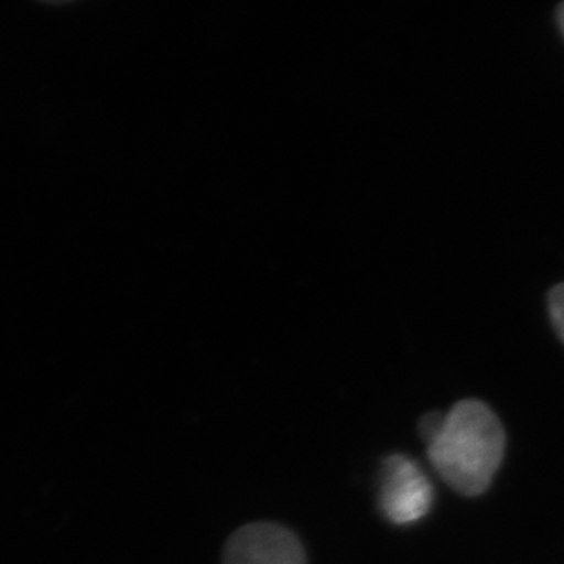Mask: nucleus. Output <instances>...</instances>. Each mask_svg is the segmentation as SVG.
Instances as JSON below:
<instances>
[{
  "label": "nucleus",
  "mask_w": 564,
  "mask_h": 564,
  "mask_svg": "<svg viewBox=\"0 0 564 564\" xmlns=\"http://www.w3.org/2000/svg\"><path fill=\"white\" fill-rule=\"evenodd\" d=\"M506 453V432L482 400H460L447 411L427 458L444 482L463 497L490 490Z\"/></svg>",
  "instance_id": "obj_1"
},
{
  "label": "nucleus",
  "mask_w": 564,
  "mask_h": 564,
  "mask_svg": "<svg viewBox=\"0 0 564 564\" xmlns=\"http://www.w3.org/2000/svg\"><path fill=\"white\" fill-rule=\"evenodd\" d=\"M549 310L557 335L564 341V283L555 285L549 294Z\"/></svg>",
  "instance_id": "obj_4"
},
{
  "label": "nucleus",
  "mask_w": 564,
  "mask_h": 564,
  "mask_svg": "<svg viewBox=\"0 0 564 564\" xmlns=\"http://www.w3.org/2000/svg\"><path fill=\"white\" fill-rule=\"evenodd\" d=\"M221 564H310L299 533L280 522L256 521L238 528L225 543Z\"/></svg>",
  "instance_id": "obj_3"
},
{
  "label": "nucleus",
  "mask_w": 564,
  "mask_h": 564,
  "mask_svg": "<svg viewBox=\"0 0 564 564\" xmlns=\"http://www.w3.org/2000/svg\"><path fill=\"white\" fill-rule=\"evenodd\" d=\"M442 422H444V415L438 413V411H432V413L422 416L419 430H421L422 438H424L427 444H430L433 438L437 437V433L441 432Z\"/></svg>",
  "instance_id": "obj_5"
},
{
  "label": "nucleus",
  "mask_w": 564,
  "mask_h": 564,
  "mask_svg": "<svg viewBox=\"0 0 564 564\" xmlns=\"http://www.w3.org/2000/svg\"><path fill=\"white\" fill-rule=\"evenodd\" d=\"M435 488L413 458L393 453L383 458L378 510L394 527H411L433 510Z\"/></svg>",
  "instance_id": "obj_2"
},
{
  "label": "nucleus",
  "mask_w": 564,
  "mask_h": 564,
  "mask_svg": "<svg viewBox=\"0 0 564 564\" xmlns=\"http://www.w3.org/2000/svg\"><path fill=\"white\" fill-rule=\"evenodd\" d=\"M557 22H560L561 32L564 35V2L557 8Z\"/></svg>",
  "instance_id": "obj_6"
}]
</instances>
